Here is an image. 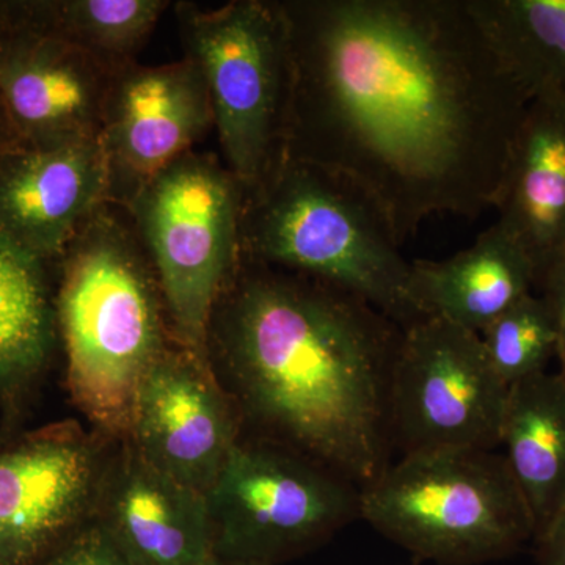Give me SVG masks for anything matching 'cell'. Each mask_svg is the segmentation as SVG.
<instances>
[{
	"mask_svg": "<svg viewBox=\"0 0 565 565\" xmlns=\"http://www.w3.org/2000/svg\"><path fill=\"white\" fill-rule=\"evenodd\" d=\"M286 158L360 189L401 247L429 217L493 207L531 98L467 0H280Z\"/></svg>",
	"mask_w": 565,
	"mask_h": 565,
	"instance_id": "obj_1",
	"label": "cell"
},
{
	"mask_svg": "<svg viewBox=\"0 0 565 565\" xmlns=\"http://www.w3.org/2000/svg\"><path fill=\"white\" fill-rule=\"evenodd\" d=\"M403 332L353 294L241 255L212 311L207 353L256 438L363 489L393 462L390 385Z\"/></svg>",
	"mask_w": 565,
	"mask_h": 565,
	"instance_id": "obj_2",
	"label": "cell"
},
{
	"mask_svg": "<svg viewBox=\"0 0 565 565\" xmlns=\"http://www.w3.org/2000/svg\"><path fill=\"white\" fill-rule=\"evenodd\" d=\"M58 262L55 319L71 397L99 433L126 438L141 382L169 349L150 259L132 225L106 204Z\"/></svg>",
	"mask_w": 565,
	"mask_h": 565,
	"instance_id": "obj_3",
	"label": "cell"
},
{
	"mask_svg": "<svg viewBox=\"0 0 565 565\" xmlns=\"http://www.w3.org/2000/svg\"><path fill=\"white\" fill-rule=\"evenodd\" d=\"M241 255L360 297L401 329L423 321L412 262L379 207L340 174L285 158L244 196Z\"/></svg>",
	"mask_w": 565,
	"mask_h": 565,
	"instance_id": "obj_4",
	"label": "cell"
},
{
	"mask_svg": "<svg viewBox=\"0 0 565 565\" xmlns=\"http://www.w3.org/2000/svg\"><path fill=\"white\" fill-rule=\"evenodd\" d=\"M362 519L418 559L479 565L535 537L505 457L487 449L418 452L362 489Z\"/></svg>",
	"mask_w": 565,
	"mask_h": 565,
	"instance_id": "obj_5",
	"label": "cell"
},
{
	"mask_svg": "<svg viewBox=\"0 0 565 565\" xmlns=\"http://www.w3.org/2000/svg\"><path fill=\"white\" fill-rule=\"evenodd\" d=\"M184 57L202 70L222 161L255 192L286 158L292 99L288 22L280 0L206 10L174 3Z\"/></svg>",
	"mask_w": 565,
	"mask_h": 565,
	"instance_id": "obj_6",
	"label": "cell"
},
{
	"mask_svg": "<svg viewBox=\"0 0 565 565\" xmlns=\"http://www.w3.org/2000/svg\"><path fill=\"white\" fill-rule=\"evenodd\" d=\"M244 191L211 152L189 151L129 204L178 348L211 364L212 311L241 262Z\"/></svg>",
	"mask_w": 565,
	"mask_h": 565,
	"instance_id": "obj_7",
	"label": "cell"
},
{
	"mask_svg": "<svg viewBox=\"0 0 565 565\" xmlns=\"http://www.w3.org/2000/svg\"><path fill=\"white\" fill-rule=\"evenodd\" d=\"M212 552L277 565L362 519V487L273 441H239L206 493Z\"/></svg>",
	"mask_w": 565,
	"mask_h": 565,
	"instance_id": "obj_8",
	"label": "cell"
},
{
	"mask_svg": "<svg viewBox=\"0 0 565 565\" xmlns=\"http://www.w3.org/2000/svg\"><path fill=\"white\" fill-rule=\"evenodd\" d=\"M509 390L478 333L437 316L407 327L390 385L393 449L494 451Z\"/></svg>",
	"mask_w": 565,
	"mask_h": 565,
	"instance_id": "obj_9",
	"label": "cell"
},
{
	"mask_svg": "<svg viewBox=\"0 0 565 565\" xmlns=\"http://www.w3.org/2000/svg\"><path fill=\"white\" fill-rule=\"evenodd\" d=\"M117 70L40 24L25 0L0 2V109L17 145L98 137Z\"/></svg>",
	"mask_w": 565,
	"mask_h": 565,
	"instance_id": "obj_10",
	"label": "cell"
},
{
	"mask_svg": "<svg viewBox=\"0 0 565 565\" xmlns=\"http://www.w3.org/2000/svg\"><path fill=\"white\" fill-rule=\"evenodd\" d=\"M109 459L76 424L0 451V565H39L95 514Z\"/></svg>",
	"mask_w": 565,
	"mask_h": 565,
	"instance_id": "obj_11",
	"label": "cell"
},
{
	"mask_svg": "<svg viewBox=\"0 0 565 565\" xmlns=\"http://www.w3.org/2000/svg\"><path fill=\"white\" fill-rule=\"evenodd\" d=\"M211 129L206 81L191 58L118 66L98 136L106 162L107 204L128 210L156 174L192 151Z\"/></svg>",
	"mask_w": 565,
	"mask_h": 565,
	"instance_id": "obj_12",
	"label": "cell"
},
{
	"mask_svg": "<svg viewBox=\"0 0 565 565\" xmlns=\"http://www.w3.org/2000/svg\"><path fill=\"white\" fill-rule=\"evenodd\" d=\"M239 422L211 364L177 345L145 375L125 440L152 468L206 497L239 444Z\"/></svg>",
	"mask_w": 565,
	"mask_h": 565,
	"instance_id": "obj_13",
	"label": "cell"
},
{
	"mask_svg": "<svg viewBox=\"0 0 565 565\" xmlns=\"http://www.w3.org/2000/svg\"><path fill=\"white\" fill-rule=\"evenodd\" d=\"M107 204L98 137L28 147L0 156V234L50 264Z\"/></svg>",
	"mask_w": 565,
	"mask_h": 565,
	"instance_id": "obj_14",
	"label": "cell"
},
{
	"mask_svg": "<svg viewBox=\"0 0 565 565\" xmlns=\"http://www.w3.org/2000/svg\"><path fill=\"white\" fill-rule=\"evenodd\" d=\"M93 522L129 565H202L212 552L206 497L152 468L126 440L107 462Z\"/></svg>",
	"mask_w": 565,
	"mask_h": 565,
	"instance_id": "obj_15",
	"label": "cell"
},
{
	"mask_svg": "<svg viewBox=\"0 0 565 565\" xmlns=\"http://www.w3.org/2000/svg\"><path fill=\"white\" fill-rule=\"evenodd\" d=\"M493 210L498 225L530 256L539 288L565 250L564 95L545 92L527 104Z\"/></svg>",
	"mask_w": 565,
	"mask_h": 565,
	"instance_id": "obj_16",
	"label": "cell"
},
{
	"mask_svg": "<svg viewBox=\"0 0 565 565\" xmlns=\"http://www.w3.org/2000/svg\"><path fill=\"white\" fill-rule=\"evenodd\" d=\"M412 286L427 318L481 334L537 288L530 256L498 223L444 262H412Z\"/></svg>",
	"mask_w": 565,
	"mask_h": 565,
	"instance_id": "obj_17",
	"label": "cell"
},
{
	"mask_svg": "<svg viewBox=\"0 0 565 565\" xmlns=\"http://www.w3.org/2000/svg\"><path fill=\"white\" fill-rule=\"evenodd\" d=\"M500 446L531 514L535 535L565 505V379L542 373L512 385Z\"/></svg>",
	"mask_w": 565,
	"mask_h": 565,
	"instance_id": "obj_18",
	"label": "cell"
},
{
	"mask_svg": "<svg viewBox=\"0 0 565 565\" xmlns=\"http://www.w3.org/2000/svg\"><path fill=\"white\" fill-rule=\"evenodd\" d=\"M47 263L0 234V396H14L46 367L57 341Z\"/></svg>",
	"mask_w": 565,
	"mask_h": 565,
	"instance_id": "obj_19",
	"label": "cell"
},
{
	"mask_svg": "<svg viewBox=\"0 0 565 565\" xmlns=\"http://www.w3.org/2000/svg\"><path fill=\"white\" fill-rule=\"evenodd\" d=\"M505 71L531 99L565 96V0H467Z\"/></svg>",
	"mask_w": 565,
	"mask_h": 565,
	"instance_id": "obj_20",
	"label": "cell"
},
{
	"mask_svg": "<svg viewBox=\"0 0 565 565\" xmlns=\"http://www.w3.org/2000/svg\"><path fill=\"white\" fill-rule=\"evenodd\" d=\"M40 24L95 57L120 66L136 61L167 0H25Z\"/></svg>",
	"mask_w": 565,
	"mask_h": 565,
	"instance_id": "obj_21",
	"label": "cell"
},
{
	"mask_svg": "<svg viewBox=\"0 0 565 565\" xmlns=\"http://www.w3.org/2000/svg\"><path fill=\"white\" fill-rule=\"evenodd\" d=\"M490 363L509 386L542 373L556 359L557 334L544 297H523L479 334Z\"/></svg>",
	"mask_w": 565,
	"mask_h": 565,
	"instance_id": "obj_22",
	"label": "cell"
},
{
	"mask_svg": "<svg viewBox=\"0 0 565 565\" xmlns=\"http://www.w3.org/2000/svg\"><path fill=\"white\" fill-rule=\"evenodd\" d=\"M39 565H129L102 527L93 522L82 526Z\"/></svg>",
	"mask_w": 565,
	"mask_h": 565,
	"instance_id": "obj_23",
	"label": "cell"
},
{
	"mask_svg": "<svg viewBox=\"0 0 565 565\" xmlns=\"http://www.w3.org/2000/svg\"><path fill=\"white\" fill-rule=\"evenodd\" d=\"M539 291L548 303L555 321L557 334L556 359L559 362V374L565 379V250L557 256L553 266L546 270L539 285Z\"/></svg>",
	"mask_w": 565,
	"mask_h": 565,
	"instance_id": "obj_24",
	"label": "cell"
},
{
	"mask_svg": "<svg viewBox=\"0 0 565 565\" xmlns=\"http://www.w3.org/2000/svg\"><path fill=\"white\" fill-rule=\"evenodd\" d=\"M534 539L535 565H565V505Z\"/></svg>",
	"mask_w": 565,
	"mask_h": 565,
	"instance_id": "obj_25",
	"label": "cell"
},
{
	"mask_svg": "<svg viewBox=\"0 0 565 565\" xmlns=\"http://www.w3.org/2000/svg\"><path fill=\"white\" fill-rule=\"evenodd\" d=\"M13 145H17V141H14L13 134L10 131L6 115H3L2 109H0V156L9 150V148L13 147Z\"/></svg>",
	"mask_w": 565,
	"mask_h": 565,
	"instance_id": "obj_26",
	"label": "cell"
},
{
	"mask_svg": "<svg viewBox=\"0 0 565 565\" xmlns=\"http://www.w3.org/2000/svg\"><path fill=\"white\" fill-rule=\"evenodd\" d=\"M202 565H259L253 563H244V561L228 559V557H223L215 555L214 552H211L210 555L204 557Z\"/></svg>",
	"mask_w": 565,
	"mask_h": 565,
	"instance_id": "obj_27",
	"label": "cell"
}]
</instances>
